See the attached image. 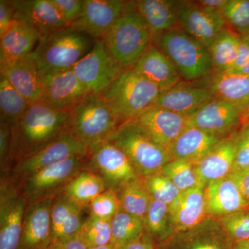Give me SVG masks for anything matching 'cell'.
Here are the masks:
<instances>
[{
    "instance_id": "obj_1",
    "label": "cell",
    "mask_w": 249,
    "mask_h": 249,
    "mask_svg": "<svg viewBox=\"0 0 249 249\" xmlns=\"http://www.w3.org/2000/svg\"><path fill=\"white\" fill-rule=\"evenodd\" d=\"M69 129L70 111L55 110L40 101L30 103L11 127V170Z\"/></svg>"
},
{
    "instance_id": "obj_2",
    "label": "cell",
    "mask_w": 249,
    "mask_h": 249,
    "mask_svg": "<svg viewBox=\"0 0 249 249\" xmlns=\"http://www.w3.org/2000/svg\"><path fill=\"white\" fill-rule=\"evenodd\" d=\"M96 41L67 27L42 36L28 56L36 62L41 76H43L72 70L91 50Z\"/></svg>"
},
{
    "instance_id": "obj_3",
    "label": "cell",
    "mask_w": 249,
    "mask_h": 249,
    "mask_svg": "<svg viewBox=\"0 0 249 249\" xmlns=\"http://www.w3.org/2000/svg\"><path fill=\"white\" fill-rule=\"evenodd\" d=\"M152 37L134 1H125L124 12L103 40L111 56L127 70L133 68L150 47Z\"/></svg>"
},
{
    "instance_id": "obj_4",
    "label": "cell",
    "mask_w": 249,
    "mask_h": 249,
    "mask_svg": "<svg viewBox=\"0 0 249 249\" xmlns=\"http://www.w3.org/2000/svg\"><path fill=\"white\" fill-rule=\"evenodd\" d=\"M107 141L127 155L142 178L160 171L172 160L170 152L155 142L137 119L121 123Z\"/></svg>"
},
{
    "instance_id": "obj_5",
    "label": "cell",
    "mask_w": 249,
    "mask_h": 249,
    "mask_svg": "<svg viewBox=\"0 0 249 249\" xmlns=\"http://www.w3.org/2000/svg\"><path fill=\"white\" fill-rule=\"evenodd\" d=\"M161 90L133 69L124 70L101 93L119 123L137 119L152 107Z\"/></svg>"
},
{
    "instance_id": "obj_6",
    "label": "cell",
    "mask_w": 249,
    "mask_h": 249,
    "mask_svg": "<svg viewBox=\"0 0 249 249\" xmlns=\"http://www.w3.org/2000/svg\"><path fill=\"white\" fill-rule=\"evenodd\" d=\"M152 45L173 62L181 79H199L213 70L209 49L179 26L154 35Z\"/></svg>"
},
{
    "instance_id": "obj_7",
    "label": "cell",
    "mask_w": 249,
    "mask_h": 249,
    "mask_svg": "<svg viewBox=\"0 0 249 249\" xmlns=\"http://www.w3.org/2000/svg\"><path fill=\"white\" fill-rule=\"evenodd\" d=\"M120 124L100 93H89L70 111V129L89 148L109 138Z\"/></svg>"
},
{
    "instance_id": "obj_8",
    "label": "cell",
    "mask_w": 249,
    "mask_h": 249,
    "mask_svg": "<svg viewBox=\"0 0 249 249\" xmlns=\"http://www.w3.org/2000/svg\"><path fill=\"white\" fill-rule=\"evenodd\" d=\"M89 157H72L37 170L14 183L27 203L56 196L77 174L85 170Z\"/></svg>"
},
{
    "instance_id": "obj_9",
    "label": "cell",
    "mask_w": 249,
    "mask_h": 249,
    "mask_svg": "<svg viewBox=\"0 0 249 249\" xmlns=\"http://www.w3.org/2000/svg\"><path fill=\"white\" fill-rule=\"evenodd\" d=\"M89 156V148L69 129L38 152L16 163L10 170V178L16 182L37 170L72 157Z\"/></svg>"
},
{
    "instance_id": "obj_10",
    "label": "cell",
    "mask_w": 249,
    "mask_h": 249,
    "mask_svg": "<svg viewBox=\"0 0 249 249\" xmlns=\"http://www.w3.org/2000/svg\"><path fill=\"white\" fill-rule=\"evenodd\" d=\"M85 169L101 177L107 189L116 193L127 183L142 178L127 155L108 141L91 152Z\"/></svg>"
},
{
    "instance_id": "obj_11",
    "label": "cell",
    "mask_w": 249,
    "mask_h": 249,
    "mask_svg": "<svg viewBox=\"0 0 249 249\" xmlns=\"http://www.w3.org/2000/svg\"><path fill=\"white\" fill-rule=\"evenodd\" d=\"M72 70L89 93L101 94L124 69L108 52L104 41L96 40L91 50Z\"/></svg>"
},
{
    "instance_id": "obj_12",
    "label": "cell",
    "mask_w": 249,
    "mask_h": 249,
    "mask_svg": "<svg viewBox=\"0 0 249 249\" xmlns=\"http://www.w3.org/2000/svg\"><path fill=\"white\" fill-rule=\"evenodd\" d=\"M27 201L11 178H1L0 249H18L22 237Z\"/></svg>"
},
{
    "instance_id": "obj_13",
    "label": "cell",
    "mask_w": 249,
    "mask_h": 249,
    "mask_svg": "<svg viewBox=\"0 0 249 249\" xmlns=\"http://www.w3.org/2000/svg\"><path fill=\"white\" fill-rule=\"evenodd\" d=\"M233 245L217 218L207 217L196 227L174 232L157 249H233Z\"/></svg>"
},
{
    "instance_id": "obj_14",
    "label": "cell",
    "mask_w": 249,
    "mask_h": 249,
    "mask_svg": "<svg viewBox=\"0 0 249 249\" xmlns=\"http://www.w3.org/2000/svg\"><path fill=\"white\" fill-rule=\"evenodd\" d=\"M124 5L121 0H84L79 18L67 28L96 40H104L124 12Z\"/></svg>"
},
{
    "instance_id": "obj_15",
    "label": "cell",
    "mask_w": 249,
    "mask_h": 249,
    "mask_svg": "<svg viewBox=\"0 0 249 249\" xmlns=\"http://www.w3.org/2000/svg\"><path fill=\"white\" fill-rule=\"evenodd\" d=\"M40 102L58 111H71L89 93L73 70L42 76Z\"/></svg>"
},
{
    "instance_id": "obj_16",
    "label": "cell",
    "mask_w": 249,
    "mask_h": 249,
    "mask_svg": "<svg viewBox=\"0 0 249 249\" xmlns=\"http://www.w3.org/2000/svg\"><path fill=\"white\" fill-rule=\"evenodd\" d=\"M243 113L231 103L214 98L187 118V127H196L224 139L239 124Z\"/></svg>"
},
{
    "instance_id": "obj_17",
    "label": "cell",
    "mask_w": 249,
    "mask_h": 249,
    "mask_svg": "<svg viewBox=\"0 0 249 249\" xmlns=\"http://www.w3.org/2000/svg\"><path fill=\"white\" fill-rule=\"evenodd\" d=\"M178 24L187 34L209 48L221 31L225 29V19L219 11L199 6L197 3L183 1Z\"/></svg>"
},
{
    "instance_id": "obj_18",
    "label": "cell",
    "mask_w": 249,
    "mask_h": 249,
    "mask_svg": "<svg viewBox=\"0 0 249 249\" xmlns=\"http://www.w3.org/2000/svg\"><path fill=\"white\" fill-rule=\"evenodd\" d=\"M55 196L27 203L18 249H49L52 245L51 208Z\"/></svg>"
},
{
    "instance_id": "obj_19",
    "label": "cell",
    "mask_w": 249,
    "mask_h": 249,
    "mask_svg": "<svg viewBox=\"0 0 249 249\" xmlns=\"http://www.w3.org/2000/svg\"><path fill=\"white\" fill-rule=\"evenodd\" d=\"M214 98L206 87L181 81L173 88L161 91L152 107L173 111L188 118Z\"/></svg>"
},
{
    "instance_id": "obj_20",
    "label": "cell",
    "mask_w": 249,
    "mask_h": 249,
    "mask_svg": "<svg viewBox=\"0 0 249 249\" xmlns=\"http://www.w3.org/2000/svg\"><path fill=\"white\" fill-rule=\"evenodd\" d=\"M14 19L27 22L42 34L68 27L52 0H12Z\"/></svg>"
},
{
    "instance_id": "obj_21",
    "label": "cell",
    "mask_w": 249,
    "mask_h": 249,
    "mask_svg": "<svg viewBox=\"0 0 249 249\" xmlns=\"http://www.w3.org/2000/svg\"><path fill=\"white\" fill-rule=\"evenodd\" d=\"M205 201L208 217L218 218L249 210L248 203L229 175L205 186Z\"/></svg>"
},
{
    "instance_id": "obj_22",
    "label": "cell",
    "mask_w": 249,
    "mask_h": 249,
    "mask_svg": "<svg viewBox=\"0 0 249 249\" xmlns=\"http://www.w3.org/2000/svg\"><path fill=\"white\" fill-rule=\"evenodd\" d=\"M137 120L152 139L170 152L173 142L187 127V117L159 107L147 109Z\"/></svg>"
},
{
    "instance_id": "obj_23",
    "label": "cell",
    "mask_w": 249,
    "mask_h": 249,
    "mask_svg": "<svg viewBox=\"0 0 249 249\" xmlns=\"http://www.w3.org/2000/svg\"><path fill=\"white\" fill-rule=\"evenodd\" d=\"M237 135L223 139L199 161L195 163L196 175L203 186L227 178L233 170Z\"/></svg>"
},
{
    "instance_id": "obj_24",
    "label": "cell",
    "mask_w": 249,
    "mask_h": 249,
    "mask_svg": "<svg viewBox=\"0 0 249 249\" xmlns=\"http://www.w3.org/2000/svg\"><path fill=\"white\" fill-rule=\"evenodd\" d=\"M174 232L191 229L208 217L205 201V186H198L180 193L169 206Z\"/></svg>"
},
{
    "instance_id": "obj_25",
    "label": "cell",
    "mask_w": 249,
    "mask_h": 249,
    "mask_svg": "<svg viewBox=\"0 0 249 249\" xmlns=\"http://www.w3.org/2000/svg\"><path fill=\"white\" fill-rule=\"evenodd\" d=\"M87 209L63 193L54 197L51 208L52 244L78 235L83 226V210Z\"/></svg>"
},
{
    "instance_id": "obj_26",
    "label": "cell",
    "mask_w": 249,
    "mask_h": 249,
    "mask_svg": "<svg viewBox=\"0 0 249 249\" xmlns=\"http://www.w3.org/2000/svg\"><path fill=\"white\" fill-rule=\"evenodd\" d=\"M0 75L5 77L29 102L40 101L42 79L36 62L29 56L0 63Z\"/></svg>"
},
{
    "instance_id": "obj_27",
    "label": "cell",
    "mask_w": 249,
    "mask_h": 249,
    "mask_svg": "<svg viewBox=\"0 0 249 249\" xmlns=\"http://www.w3.org/2000/svg\"><path fill=\"white\" fill-rule=\"evenodd\" d=\"M132 69L158 86L161 91L170 89L181 81L173 62L152 44Z\"/></svg>"
},
{
    "instance_id": "obj_28",
    "label": "cell",
    "mask_w": 249,
    "mask_h": 249,
    "mask_svg": "<svg viewBox=\"0 0 249 249\" xmlns=\"http://www.w3.org/2000/svg\"><path fill=\"white\" fill-rule=\"evenodd\" d=\"M42 34L27 22L14 19L0 37V63L19 60L32 53Z\"/></svg>"
},
{
    "instance_id": "obj_29",
    "label": "cell",
    "mask_w": 249,
    "mask_h": 249,
    "mask_svg": "<svg viewBox=\"0 0 249 249\" xmlns=\"http://www.w3.org/2000/svg\"><path fill=\"white\" fill-rule=\"evenodd\" d=\"M222 139L202 129L187 127L170 147L172 160H187L196 163Z\"/></svg>"
},
{
    "instance_id": "obj_30",
    "label": "cell",
    "mask_w": 249,
    "mask_h": 249,
    "mask_svg": "<svg viewBox=\"0 0 249 249\" xmlns=\"http://www.w3.org/2000/svg\"><path fill=\"white\" fill-rule=\"evenodd\" d=\"M134 2L152 35L161 34L179 25L178 16L183 1L138 0Z\"/></svg>"
},
{
    "instance_id": "obj_31",
    "label": "cell",
    "mask_w": 249,
    "mask_h": 249,
    "mask_svg": "<svg viewBox=\"0 0 249 249\" xmlns=\"http://www.w3.org/2000/svg\"><path fill=\"white\" fill-rule=\"evenodd\" d=\"M206 87L214 98L231 103L244 111L249 107V75L216 73Z\"/></svg>"
},
{
    "instance_id": "obj_32",
    "label": "cell",
    "mask_w": 249,
    "mask_h": 249,
    "mask_svg": "<svg viewBox=\"0 0 249 249\" xmlns=\"http://www.w3.org/2000/svg\"><path fill=\"white\" fill-rule=\"evenodd\" d=\"M107 190L104 181L96 173L88 170H83L77 174L64 188L62 193L88 208L100 194Z\"/></svg>"
},
{
    "instance_id": "obj_33",
    "label": "cell",
    "mask_w": 249,
    "mask_h": 249,
    "mask_svg": "<svg viewBox=\"0 0 249 249\" xmlns=\"http://www.w3.org/2000/svg\"><path fill=\"white\" fill-rule=\"evenodd\" d=\"M240 40V36L225 28L210 46L209 53L216 73H224L233 67Z\"/></svg>"
},
{
    "instance_id": "obj_34",
    "label": "cell",
    "mask_w": 249,
    "mask_h": 249,
    "mask_svg": "<svg viewBox=\"0 0 249 249\" xmlns=\"http://www.w3.org/2000/svg\"><path fill=\"white\" fill-rule=\"evenodd\" d=\"M111 245L119 247L137 240L145 232L146 222L122 209L111 220Z\"/></svg>"
},
{
    "instance_id": "obj_35",
    "label": "cell",
    "mask_w": 249,
    "mask_h": 249,
    "mask_svg": "<svg viewBox=\"0 0 249 249\" xmlns=\"http://www.w3.org/2000/svg\"><path fill=\"white\" fill-rule=\"evenodd\" d=\"M117 194L121 209L145 221L152 198L142 178L127 183L117 192Z\"/></svg>"
},
{
    "instance_id": "obj_36",
    "label": "cell",
    "mask_w": 249,
    "mask_h": 249,
    "mask_svg": "<svg viewBox=\"0 0 249 249\" xmlns=\"http://www.w3.org/2000/svg\"><path fill=\"white\" fill-rule=\"evenodd\" d=\"M29 104L9 80L0 75V123L12 127Z\"/></svg>"
},
{
    "instance_id": "obj_37",
    "label": "cell",
    "mask_w": 249,
    "mask_h": 249,
    "mask_svg": "<svg viewBox=\"0 0 249 249\" xmlns=\"http://www.w3.org/2000/svg\"><path fill=\"white\" fill-rule=\"evenodd\" d=\"M145 222L147 232L158 243L166 240L174 233L169 206L162 201L151 199Z\"/></svg>"
},
{
    "instance_id": "obj_38",
    "label": "cell",
    "mask_w": 249,
    "mask_h": 249,
    "mask_svg": "<svg viewBox=\"0 0 249 249\" xmlns=\"http://www.w3.org/2000/svg\"><path fill=\"white\" fill-rule=\"evenodd\" d=\"M160 172L169 178L181 192L198 186H203L196 175L195 163L190 160H171L163 166Z\"/></svg>"
},
{
    "instance_id": "obj_39",
    "label": "cell",
    "mask_w": 249,
    "mask_h": 249,
    "mask_svg": "<svg viewBox=\"0 0 249 249\" xmlns=\"http://www.w3.org/2000/svg\"><path fill=\"white\" fill-rule=\"evenodd\" d=\"M78 235L88 249L110 245L111 221L89 215L85 219Z\"/></svg>"
},
{
    "instance_id": "obj_40",
    "label": "cell",
    "mask_w": 249,
    "mask_h": 249,
    "mask_svg": "<svg viewBox=\"0 0 249 249\" xmlns=\"http://www.w3.org/2000/svg\"><path fill=\"white\" fill-rule=\"evenodd\" d=\"M152 199L162 201L170 206L176 199L181 191L169 178L160 172L142 178Z\"/></svg>"
},
{
    "instance_id": "obj_41",
    "label": "cell",
    "mask_w": 249,
    "mask_h": 249,
    "mask_svg": "<svg viewBox=\"0 0 249 249\" xmlns=\"http://www.w3.org/2000/svg\"><path fill=\"white\" fill-rule=\"evenodd\" d=\"M227 24L242 36L249 29V0H228L222 11Z\"/></svg>"
},
{
    "instance_id": "obj_42",
    "label": "cell",
    "mask_w": 249,
    "mask_h": 249,
    "mask_svg": "<svg viewBox=\"0 0 249 249\" xmlns=\"http://www.w3.org/2000/svg\"><path fill=\"white\" fill-rule=\"evenodd\" d=\"M217 219L233 244L249 239V211H239Z\"/></svg>"
},
{
    "instance_id": "obj_43",
    "label": "cell",
    "mask_w": 249,
    "mask_h": 249,
    "mask_svg": "<svg viewBox=\"0 0 249 249\" xmlns=\"http://www.w3.org/2000/svg\"><path fill=\"white\" fill-rule=\"evenodd\" d=\"M89 215L111 221L121 209L117 193L107 189L96 196L88 206Z\"/></svg>"
},
{
    "instance_id": "obj_44",
    "label": "cell",
    "mask_w": 249,
    "mask_h": 249,
    "mask_svg": "<svg viewBox=\"0 0 249 249\" xmlns=\"http://www.w3.org/2000/svg\"><path fill=\"white\" fill-rule=\"evenodd\" d=\"M249 170V125L237 135V145L232 171Z\"/></svg>"
},
{
    "instance_id": "obj_45",
    "label": "cell",
    "mask_w": 249,
    "mask_h": 249,
    "mask_svg": "<svg viewBox=\"0 0 249 249\" xmlns=\"http://www.w3.org/2000/svg\"><path fill=\"white\" fill-rule=\"evenodd\" d=\"M52 1L68 26L79 18L84 4V0H52Z\"/></svg>"
},
{
    "instance_id": "obj_46",
    "label": "cell",
    "mask_w": 249,
    "mask_h": 249,
    "mask_svg": "<svg viewBox=\"0 0 249 249\" xmlns=\"http://www.w3.org/2000/svg\"><path fill=\"white\" fill-rule=\"evenodd\" d=\"M11 127L0 123V164L1 173H9L11 145Z\"/></svg>"
},
{
    "instance_id": "obj_47",
    "label": "cell",
    "mask_w": 249,
    "mask_h": 249,
    "mask_svg": "<svg viewBox=\"0 0 249 249\" xmlns=\"http://www.w3.org/2000/svg\"><path fill=\"white\" fill-rule=\"evenodd\" d=\"M15 9L11 1L0 0V37H1L14 20Z\"/></svg>"
},
{
    "instance_id": "obj_48",
    "label": "cell",
    "mask_w": 249,
    "mask_h": 249,
    "mask_svg": "<svg viewBox=\"0 0 249 249\" xmlns=\"http://www.w3.org/2000/svg\"><path fill=\"white\" fill-rule=\"evenodd\" d=\"M236 184L249 205V170L244 171H232L229 175Z\"/></svg>"
},
{
    "instance_id": "obj_49",
    "label": "cell",
    "mask_w": 249,
    "mask_h": 249,
    "mask_svg": "<svg viewBox=\"0 0 249 249\" xmlns=\"http://www.w3.org/2000/svg\"><path fill=\"white\" fill-rule=\"evenodd\" d=\"M115 249H157V246H155L152 236L146 231L137 240L127 245L116 247Z\"/></svg>"
},
{
    "instance_id": "obj_50",
    "label": "cell",
    "mask_w": 249,
    "mask_h": 249,
    "mask_svg": "<svg viewBox=\"0 0 249 249\" xmlns=\"http://www.w3.org/2000/svg\"><path fill=\"white\" fill-rule=\"evenodd\" d=\"M49 249H88L80 236L76 235L70 238L52 244Z\"/></svg>"
},
{
    "instance_id": "obj_51",
    "label": "cell",
    "mask_w": 249,
    "mask_h": 249,
    "mask_svg": "<svg viewBox=\"0 0 249 249\" xmlns=\"http://www.w3.org/2000/svg\"><path fill=\"white\" fill-rule=\"evenodd\" d=\"M247 63H249V44L242 40L240 37L237 58H236L233 67L228 71L239 68V67L243 66ZM224 73H226V72H224Z\"/></svg>"
},
{
    "instance_id": "obj_52",
    "label": "cell",
    "mask_w": 249,
    "mask_h": 249,
    "mask_svg": "<svg viewBox=\"0 0 249 249\" xmlns=\"http://www.w3.org/2000/svg\"><path fill=\"white\" fill-rule=\"evenodd\" d=\"M227 1L228 0H201L196 3L206 9L222 12Z\"/></svg>"
},
{
    "instance_id": "obj_53",
    "label": "cell",
    "mask_w": 249,
    "mask_h": 249,
    "mask_svg": "<svg viewBox=\"0 0 249 249\" xmlns=\"http://www.w3.org/2000/svg\"><path fill=\"white\" fill-rule=\"evenodd\" d=\"M233 249H249V239L234 243Z\"/></svg>"
},
{
    "instance_id": "obj_54",
    "label": "cell",
    "mask_w": 249,
    "mask_h": 249,
    "mask_svg": "<svg viewBox=\"0 0 249 249\" xmlns=\"http://www.w3.org/2000/svg\"><path fill=\"white\" fill-rule=\"evenodd\" d=\"M88 249H115V247L110 244V245L101 246V247H93V248H89Z\"/></svg>"
},
{
    "instance_id": "obj_55",
    "label": "cell",
    "mask_w": 249,
    "mask_h": 249,
    "mask_svg": "<svg viewBox=\"0 0 249 249\" xmlns=\"http://www.w3.org/2000/svg\"><path fill=\"white\" fill-rule=\"evenodd\" d=\"M241 38L244 41H245L246 42L249 44V29L247 32L245 33L244 35L240 36Z\"/></svg>"
},
{
    "instance_id": "obj_56",
    "label": "cell",
    "mask_w": 249,
    "mask_h": 249,
    "mask_svg": "<svg viewBox=\"0 0 249 249\" xmlns=\"http://www.w3.org/2000/svg\"><path fill=\"white\" fill-rule=\"evenodd\" d=\"M243 116L247 118V124H249V107L244 111Z\"/></svg>"
},
{
    "instance_id": "obj_57",
    "label": "cell",
    "mask_w": 249,
    "mask_h": 249,
    "mask_svg": "<svg viewBox=\"0 0 249 249\" xmlns=\"http://www.w3.org/2000/svg\"></svg>"
}]
</instances>
